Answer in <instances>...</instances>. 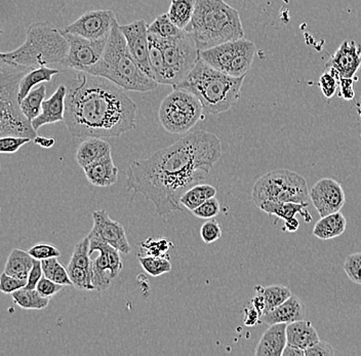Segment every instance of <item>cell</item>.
<instances>
[{"mask_svg":"<svg viewBox=\"0 0 361 356\" xmlns=\"http://www.w3.org/2000/svg\"><path fill=\"white\" fill-rule=\"evenodd\" d=\"M221 156V140L215 133L193 131L147 160L133 162L126 171V187L142 194L159 217H166L183 209L181 197L208 177Z\"/></svg>","mask_w":361,"mask_h":356,"instance_id":"1","label":"cell"},{"mask_svg":"<svg viewBox=\"0 0 361 356\" xmlns=\"http://www.w3.org/2000/svg\"><path fill=\"white\" fill-rule=\"evenodd\" d=\"M64 122L79 139L119 137L136 128L137 105L114 82L78 71L67 86Z\"/></svg>","mask_w":361,"mask_h":356,"instance_id":"2","label":"cell"},{"mask_svg":"<svg viewBox=\"0 0 361 356\" xmlns=\"http://www.w3.org/2000/svg\"><path fill=\"white\" fill-rule=\"evenodd\" d=\"M184 31L199 52L244 38L240 12L224 0H196L191 22Z\"/></svg>","mask_w":361,"mask_h":356,"instance_id":"3","label":"cell"},{"mask_svg":"<svg viewBox=\"0 0 361 356\" xmlns=\"http://www.w3.org/2000/svg\"><path fill=\"white\" fill-rule=\"evenodd\" d=\"M86 72L102 76L126 91L150 92L159 84L149 77L138 64L118 22L112 28L102 58Z\"/></svg>","mask_w":361,"mask_h":356,"instance_id":"4","label":"cell"},{"mask_svg":"<svg viewBox=\"0 0 361 356\" xmlns=\"http://www.w3.org/2000/svg\"><path fill=\"white\" fill-rule=\"evenodd\" d=\"M244 78L246 76L233 77L223 73L199 57L192 71L174 90L187 91L197 97L204 113L219 114L237 103Z\"/></svg>","mask_w":361,"mask_h":356,"instance_id":"5","label":"cell"},{"mask_svg":"<svg viewBox=\"0 0 361 356\" xmlns=\"http://www.w3.org/2000/svg\"><path fill=\"white\" fill-rule=\"evenodd\" d=\"M149 56L154 80L174 88L192 71L199 50L186 32L170 39L149 33Z\"/></svg>","mask_w":361,"mask_h":356,"instance_id":"6","label":"cell"},{"mask_svg":"<svg viewBox=\"0 0 361 356\" xmlns=\"http://www.w3.org/2000/svg\"><path fill=\"white\" fill-rule=\"evenodd\" d=\"M68 52V40L62 30L48 21H42L29 25L24 44L12 52L1 53L0 58L35 69L62 62Z\"/></svg>","mask_w":361,"mask_h":356,"instance_id":"7","label":"cell"},{"mask_svg":"<svg viewBox=\"0 0 361 356\" xmlns=\"http://www.w3.org/2000/svg\"><path fill=\"white\" fill-rule=\"evenodd\" d=\"M30 68L0 58V135L35 140L37 131L21 109L20 82Z\"/></svg>","mask_w":361,"mask_h":356,"instance_id":"8","label":"cell"},{"mask_svg":"<svg viewBox=\"0 0 361 356\" xmlns=\"http://www.w3.org/2000/svg\"><path fill=\"white\" fill-rule=\"evenodd\" d=\"M307 182L289 169H276L262 176L253 188V200L257 207L265 201L309 203Z\"/></svg>","mask_w":361,"mask_h":356,"instance_id":"9","label":"cell"},{"mask_svg":"<svg viewBox=\"0 0 361 356\" xmlns=\"http://www.w3.org/2000/svg\"><path fill=\"white\" fill-rule=\"evenodd\" d=\"M202 102L191 93L174 90L162 100L158 118L164 130L174 135H183L204 120Z\"/></svg>","mask_w":361,"mask_h":356,"instance_id":"10","label":"cell"},{"mask_svg":"<svg viewBox=\"0 0 361 356\" xmlns=\"http://www.w3.org/2000/svg\"><path fill=\"white\" fill-rule=\"evenodd\" d=\"M257 46L250 40L225 42L208 50H200L199 57L219 71L233 77L246 76L250 71Z\"/></svg>","mask_w":361,"mask_h":356,"instance_id":"11","label":"cell"},{"mask_svg":"<svg viewBox=\"0 0 361 356\" xmlns=\"http://www.w3.org/2000/svg\"><path fill=\"white\" fill-rule=\"evenodd\" d=\"M61 30L69 44L68 54L61 62L63 67L76 71L86 72L88 68L96 65L101 60L109 37L102 38V39H88L82 36L66 32L63 29Z\"/></svg>","mask_w":361,"mask_h":356,"instance_id":"12","label":"cell"},{"mask_svg":"<svg viewBox=\"0 0 361 356\" xmlns=\"http://www.w3.org/2000/svg\"><path fill=\"white\" fill-rule=\"evenodd\" d=\"M116 22L117 19L113 10H90L63 30L88 39H102L109 37Z\"/></svg>","mask_w":361,"mask_h":356,"instance_id":"13","label":"cell"},{"mask_svg":"<svg viewBox=\"0 0 361 356\" xmlns=\"http://www.w3.org/2000/svg\"><path fill=\"white\" fill-rule=\"evenodd\" d=\"M310 199L322 218L341 211L346 203V194L339 182L324 178L312 187Z\"/></svg>","mask_w":361,"mask_h":356,"instance_id":"14","label":"cell"},{"mask_svg":"<svg viewBox=\"0 0 361 356\" xmlns=\"http://www.w3.org/2000/svg\"><path fill=\"white\" fill-rule=\"evenodd\" d=\"M148 26L149 25L142 19V20L135 21L130 24L120 26V29L126 37L130 53L138 64L149 77L154 79L153 71L150 64Z\"/></svg>","mask_w":361,"mask_h":356,"instance_id":"15","label":"cell"},{"mask_svg":"<svg viewBox=\"0 0 361 356\" xmlns=\"http://www.w3.org/2000/svg\"><path fill=\"white\" fill-rule=\"evenodd\" d=\"M90 249V241L88 236L78 241L74 247L70 262L66 267L74 287L84 291L95 290L92 281V258Z\"/></svg>","mask_w":361,"mask_h":356,"instance_id":"16","label":"cell"},{"mask_svg":"<svg viewBox=\"0 0 361 356\" xmlns=\"http://www.w3.org/2000/svg\"><path fill=\"white\" fill-rule=\"evenodd\" d=\"M90 241V254L97 252L98 257L92 258V281L95 290L99 292L109 289L113 281L110 270V251L112 245L103 241L94 230H90L88 235Z\"/></svg>","mask_w":361,"mask_h":356,"instance_id":"17","label":"cell"},{"mask_svg":"<svg viewBox=\"0 0 361 356\" xmlns=\"http://www.w3.org/2000/svg\"><path fill=\"white\" fill-rule=\"evenodd\" d=\"M94 219V230L103 241H106L112 247L124 255H128L132 251L126 230L121 224L114 221L109 217V214L104 209H99L92 213Z\"/></svg>","mask_w":361,"mask_h":356,"instance_id":"18","label":"cell"},{"mask_svg":"<svg viewBox=\"0 0 361 356\" xmlns=\"http://www.w3.org/2000/svg\"><path fill=\"white\" fill-rule=\"evenodd\" d=\"M360 66L361 44L355 40H346L329 59L326 68H335L341 77L353 78Z\"/></svg>","mask_w":361,"mask_h":356,"instance_id":"19","label":"cell"},{"mask_svg":"<svg viewBox=\"0 0 361 356\" xmlns=\"http://www.w3.org/2000/svg\"><path fill=\"white\" fill-rule=\"evenodd\" d=\"M67 86L61 84L50 99L44 100L42 103L41 113L32 120L33 128L38 129L46 124L64 122L66 110Z\"/></svg>","mask_w":361,"mask_h":356,"instance_id":"20","label":"cell"},{"mask_svg":"<svg viewBox=\"0 0 361 356\" xmlns=\"http://www.w3.org/2000/svg\"><path fill=\"white\" fill-rule=\"evenodd\" d=\"M288 324H276L264 332L255 349V356H282L288 345Z\"/></svg>","mask_w":361,"mask_h":356,"instance_id":"21","label":"cell"},{"mask_svg":"<svg viewBox=\"0 0 361 356\" xmlns=\"http://www.w3.org/2000/svg\"><path fill=\"white\" fill-rule=\"evenodd\" d=\"M305 317V306L300 299L291 296L286 302L261 317V324L268 326L276 324H291L302 321Z\"/></svg>","mask_w":361,"mask_h":356,"instance_id":"22","label":"cell"},{"mask_svg":"<svg viewBox=\"0 0 361 356\" xmlns=\"http://www.w3.org/2000/svg\"><path fill=\"white\" fill-rule=\"evenodd\" d=\"M84 171L88 181L97 187H110L118 180V167L112 154L84 167Z\"/></svg>","mask_w":361,"mask_h":356,"instance_id":"23","label":"cell"},{"mask_svg":"<svg viewBox=\"0 0 361 356\" xmlns=\"http://www.w3.org/2000/svg\"><path fill=\"white\" fill-rule=\"evenodd\" d=\"M112 154L111 146L103 138H86L78 146L76 160L82 169Z\"/></svg>","mask_w":361,"mask_h":356,"instance_id":"24","label":"cell"},{"mask_svg":"<svg viewBox=\"0 0 361 356\" xmlns=\"http://www.w3.org/2000/svg\"><path fill=\"white\" fill-rule=\"evenodd\" d=\"M309 203H275V201H265L260 205L259 209L265 212L269 216H276L284 221L295 218L297 214L303 217L305 222L310 223L312 221L311 214L308 211Z\"/></svg>","mask_w":361,"mask_h":356,"instance_id":"25","label":"cell"},{"mask_svg":"<svg viewBox=\"0 0 361 356\" xmlns=\"http://www.w3.org/2000/svg\"><path fill=\"white\" fill-rule=\"evenodd\" d=\"M286 336H288V344L300 347L304 350L320 341L316 328L310 321L304 319L289 324L286 326Z\"/></svg>","mask_w":361,"mask_h":356,"instance_id":"26","label":"cell"},{"mask_svg":"<svg viewBox=\"0 0 361 356\" xmlns=\"http://www.w3.org/2000/svg\"><path fill=\"white\" fill-rule=\"evenodd\" d=\"M347 228V221L341 212L322 217L313 228V235L322 241L341 236Z\"/></svg>","mask_w":361,"mask_h":356,"instance_id":"27","label":"cell"},{"mask_svg":"<svg viewBox=\"0 0 361 356\" xmlns=\"http://www.w3.org/2000/svg\"><path fill=\"white\" fill-rule=\"evenodd\" d=\"M35 258L29 254V252L14 249L10 252L6 261L4 272L17 279H27L35 265Z\"/></svg>","mask_w":361,"mask_h":356,"instance_id":"28","label":"cell"},{"mask_svg":"<svg viewBox=\"0 0 361 356\" xmlns=\"http://www.w3.org/2000/svg\"><path fill=\"white\" fill-rule=\"evenodd\" d=\"M59 74V70L52 69L48 66L44 67L35 68L25 74L20 82V90H19V101L22 102L35 86L42 84V82H52V77Z\"/></svg>","mask_w":361,"mask_h":356,"instance_id":"29","label":"cell"},{"mask_svg":"<svg viewBox=\"0 0 361 356\" xmlns=\"http://www.w3.org/2000/svg\"><path fill=\"white\" fill-rule=\"evenodd\" d=\"M217 189L208 184H196L192 186L185 194L181 197V205L189 211H194L208 199L216 196Z\"/></svg>","mask_w":361,"mask_h":356,"instance_id":"30","label":"cell"},{"mask_svg":"<svg viewBox=\"0 0 361 356\" xmlns=\"http://www.w3.org/2000/svg\"><path fill=\"white\" fill-rule=\"evenodd\" d=\"M255 294H260L263 296L264 302H265V312H264V315L273 310L274 308L280 306V305L286 302L289 298L293 296L289 288L280 285H270V287L257 285L255 288Z\"/></svg>","mask_w":361,"mask_h":356,"instance_id":"31","label":"cell"},{"mask_svg":"<svg viewBox=\"0 0 361 356\" xmlns=\"http://www.w3.org/2000/svg\"><path fill=\"white\" fill-rule=\"evenodd\" d=\"M196 0H172L168 15L180 29H185L191 22L195 10Z\"/></svg>","mask_w":361,"mask_h":356,"instance_id":"32","label":"cell"},{"mask_svg":"<svg viewBox=\"0 0 361 356\" xmlns=\"http://www.w3.org/2000/svg\"><path fill=\"white\" fill-rule=\"evenodd\" d=\"M12 297L18 306L28 310H41L46 308L50 300V298L41 296L37 290L26 289V288L12 292Z\"/></svg>","mask_w":361,"mask_h":356,"instance_id":"33","label":"cell"},{"mask_svg":"<svg viewBox=\"0 0 361 356\" xmlns=\"http://www.w3.org/2000/svg\"><path fill=\"white\" fill-rule=\"evenodd\" d=\"M46 88L40 86L37 90H32L21 102V109L29 120L32 122L37 118L42 110V103L46 100Z\"/></svg>","mask_w":361,"mask_h":356,"instance_id":"34","label":"cell"},{"mask_svg":"<svg viewBox=\"0 0 361 356\" xmlns=\"http://www.w3.org/2000/svg\"><path fill=\"white\" fill-rule=\"evenodd\" d=\"M148 32L159 36L164 39H170V38L179 37L185 31L174 24L168 14H162L148 26Z\"/></svg>","mask_w":361,"mask_h":356,"instance_id":"35","label":"cell"},{"mask_svg":"<svg viewBox=\"0 0 361 356\" xmlns=\"http://www.w3.org/2000/svg\"><path fill=\"white\" fill-rule=\"evenodd\" d=\"M41 267L43 277H48L55 283L64 285V287L65 285H73L67 268H65L57 258L42 260Z\"/></svg>","mask_w":361,"mask_h":356,"instance_id":"36","label":"cell"},{"mask_svg":"<svg viewBox=\"0 0 361 356\" xmlns=\"http://www.w3.org/2000/svg\"><path fill=\"white\" fill-rule=\"evenodd\" d=\"M174 247V243L168 238L146 239L141 243V257L153 256V257H168V252Z\"/></svg>","mask_w":361,"mask_h":356,"instance_id":"37","label":"cell"},{"mask_svg":"<svg viewBox=\"0 0 361 356\" xmlns=\"http://www.w3.org/2000/svg\"><path fill=\"white\" fill-rule=\"evenodd\" d=\"M139 262L142 265L146 272L153 277H160L164 273L172 271V264L168 257L144 256V257H139Z\"/></svg>","mask_w":361,"mask_h":356,"instance_id":"38","label":"cell"},{"mask_svg":"<svg viewBox=\"0 0 361 356\" xmlns=\"http://www.w3.org/2000/svg\"><path fill=\"white\" fill-rule=\"evenodd\" d=\"M340 80H341V75L339 71L333 67H329V70L320 76V84H318L324 97L329 99L333 97L337 92L338 86H340Z\"/></svg>","mask_w":361,"mask_h":356,"instance_id":"39","label":"cell"},{"mask_svg":"<svg viewBox=\"0 0 361 356\" xmlns=\"http://www.w3.org/2000/svg\"><path fill=\"white\" fill-rule=\"evenodd\" d=\"M344 270L353 283L361 285V252L352 254L346 258Z\"/></svg>","mask_w":361,"mask_h":356,"instance_id":"40","label":"cell"},{"mask_svg":"<svg viewBox=\"0 0 361 356\" xmlns=\"http://www.w3.org/2000/svg\"><path fill=\"white\" fill-rule=\"evenodd\" d=\"M219 211H221V207H219V200L215 196L208 199L206 203H202L197 209L192 211V213L196 217L200 218V219L208 220L217 217L219 214Z\"/></svg>","mask_w":361,"mask_h":356,"instance_id":"41","label":"cell"},{"mask_svg":"<svg viewBox=\"0 0 361 356\" xmlns=\"http://www.w3.org/2000/svg\"><path fill=\"white\" fill-rule=\"evenodd\" d=\"M32 140L23 137H1L0 139V152L4 154H12L19 151L22 146L26 145Z\"/></svg>","mask_w":361,"mask_h":356,"instance_id":"42","label":"cell"},{"mask_svg":"<svg viewBox=\"0 0 361 356\" xmlns=\"http://www.w3.org/2000/svg\"><path fill=\"white\" fill-rule=\"evenodd\" d=\"M29 254L37 260H46L50 258H59L61 256L60 251L56 247L48 243H38L29 250Z\"/></svg>","mask_w":361,"mask_h":356,"instance_id":"43","label":"cell"},{"mask_svg":"<svg viewBox=\"0 0 361 356\" xmlns=\"http://www.w3.org/2000/svg\"><path fill=\"white\" fill-rule=\"evenodd\" d=\"M200 236L206 243H213L221 238L222 228L216 220L206 221L200 229Z\"/></svg>","mask_w":361,"mask_h":356,"instance_id":"44","label":"cell"},{"mask_svg":"<svg viewBox=\"0 0 361 356\" xmlns=\"http://www.w3.org/2000/svg\"><path fill=\"white\" fill-rule=\"evenodd\" d=\"M26 285L27 279H17L6 274V272L2 273L0 277V290L3 294H12L26 287Z\"/></svg>","mask_w":361,"mask_h":356,"instance_id":"45","label":"cell"},{"mask_svg":"<svg viewBox=\"0 0 361 356\" xmlns=\"http://www.w3.org/2000/svg\"><path fill=\"white\" fill-rule=\"evenodd\" d=\"M63 288H64V285H59V283L52 281V279L43 277L38 283L37 290L41 296L46 297V298H52L55 294L62 291Z\"/></svg>","mask_w":361,"mask_h":356,"instance_id":"46","label":"cell"},{"mask_svg":"<svg viewBox=\"0 0 361 356\" xmlns=\"http://www.w3.org/2000/svg\"><path fill=\"white\" fill-rule=\"evenodd\" d=\"M335 351L331 344L324 341H320L306 349L305 356H333Z\"/></svg>","mask_w":361,"mask_h":356,"instance_id":"47","label":"cell"},{"mask_svg":"<svg viewBox=\"0 0 361 356\" xmlns=\"http://www.w3.org/2000/svg\"><path fill=\"white\" fill-rule=\"evenodd\" d=\"M43 277V271H42L41 261L35 259V265L29 273L27 279L26 289L37 290L38 283Z\"/></svg>","mask_w":361,"mask_h":356,"instance_id":"48","label":"cell"},{"mask_svg":"<svg viewBox=\"0 0 361 356\" xmlns=\"http://www.w3.org/2000/svg\"><path fill=\"white\" fill-rule=\"evenodd\" d=\"M353 78L341 77L340 86H341V95L345 100H352L355 96L353 91Z\"/></svg>","mask_w":361,"mask_h":356,"instance_id":"49","label":"cell"},{"mask_svg":"<svg viewBox=\"0 0 361 356\" xmlns=\"http://www.w3.org/2000/svg\"><path fill=\"white\" fill-rule=\"evenodd\" d=\"M244 324L248 326H253L261 324V315L257 312L255 307H246L244 309Z\"/></svg>","mask_w":361,"mask_h":356,"instance_id":"50","label":"cell"},{"mask_svg":"<svg viewBox=\"0 0 361 356\" xmlns=\"http://www.w3.org/2000/svg\"><path fill=\"white\" fill-rule=\"evenodd\" d=\"M37 145L40 146V147L44 148V149H50L52 146L55 145L56 141L52 138H46L41 137V135H37L35 140H33Z\"/></svg>","mask_w":361,"mask_h":356,"instance_id":"51","label":"cell"},{"mask_svg":"<svg viewBox=\"0 0 361 356\" xmlns=\"http://www.w3.org/2000/svg\"><path fill=\"white\" fill-rule=\"evenodd\" d=\"M282 356H305V350L300 348V347L288 344L286 348H284Z\"/></svg>","mask_w":361,"mask_h":356,"instance_id":"52","label":"cell"},{"mask_svg":"<svg viewBox=\"0 0 361 356\" xmlns=\"http://www.w3.org/2000/svg\"><path fill=\"white\" fill-rule=\"evenodd\" d=\"M299 220L295 219V218H293V219L289 220V221H286V224H284V230L288 231V232H295V231H297V229H299Z\"/></svg>","mask_w":361,"mask_h":356,"instance_id":"53","label":"cell"},{"mask_svg":"<svg viewBox=\"0 0 361 356\" xmlns=\"http://www.w3.org/2000/svg\"><path fill=\"white\" fill-rule=\"evenodd\" d=\"M360 118H361V111H360Z\"/></svg>","mask_w":361,"mask_h":356,"instance_id":"54","label":"cell"}]
</instances>
